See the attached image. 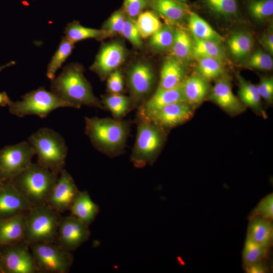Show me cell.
<instances>
[{
  "label": "cell",
  "mask_w": 273,
  "mask_h": 273,
  "mask_svg": "<svg viewBox=\"0 0 273 273\" xmlns=\"http://www.w3.org/2000/svg\"><path fill=\"white\" fill-rule=\"evenodd\" d=\"M50 88L74 108L85 105L106 110L94 95L90 83L83 75L82 67L78 64H69L63 67L60 74L51 80Z\"/></svg>",
  "instance_id": "cell-1"
},
{
  "label": "cell",
  "mask_w": 273,
  "mask_h": 273,
  "mask_svg": "<svg viewBox=\"0 0 273 273\" xmlns=\"http://www.w3.org/2000/svg\"><path fill=\"white\" fill-rule=\"evenodd\" d=\"M85 132L94 147L109 157L124 152L130 132L129 121L97 117L85 118Z\"/></svg>",
  "instance_id": "cell-2"
},
{
  "label": "cell",
  "mask_w": 273,
  "mask_h": 273,
  "mask_svg": "<svg viewBox=\"0 0 273 273\" xmlns=\"http://www.w3.org/2000/svg\"><path fill=\"white\" fill-rule=\"evenodd\" d=\"M59 175L37 163L8 180L31 207L47 205Z\"/></svg>",
  "instance_id": "cell-3"
},
{
  "label": "cell",
  "mask_w": 273,
  "mask_h": 273,
  "mask_svg": "<svg viewBox=\"0 0 273 273\" xmlns=\"http://www.w3.org/2000/svg\"><path fill=\"white\" fill-rule=\"evenodd\" d=\"M37 155V164L59 175L64 169L67 147L59 133L48 128H41L28 139Z\"/></svg>",
  "instance_id": "cell-4"
},
{
  "label": "cell",
  "mask_w": 273,
  "mask_h": 273,
  "mask_svg": "<svg viewBox=\"0 0 273 273\" xmlns=\"http://www.w3.org/2000/svg\"><path fill=\"white\" fill-rule=\"evenodd\" d=\"M60 213L47 205L31 207L26 213L24 241L28 245L56 242Z\"/></svg>",
  "instance_id": "cell-5"
},
{
  "label": "cell",
  "mask_w": 273,
  "mask_h": 273,
  "mask_svg": "<svg viewBox=\"0 0 273 273\" xmlns=\"http://www.w3.org/2000/svg\"><path fill=\"white\" fill-rule=\"evenodd\" d=\"M135 143L130 156L134 166L142 168L155 161L163 144L162 127L150 119L139 117Z\"/></svg>",
  "instance_id": "cell-6"
},
{
  "label": "cell",
  "mask_w": 273,
  "mask_h": 273,
  "mask_svg": "<svg viewBox=\"0 0 273 273\" xmlns=\"http://www.w3.org/2000/svg\"><path fill=\"white\" fill-rule=\"evenodd\" d=\"M11 114L19 117L26 115H36L46 117L52 111L64 107L73 108L52 92L40 87L22 97V100L12 102L8 106Z\"/></svg>",
  "instance_id": "cell-7"
},
{
  "label": "cell",
  "mask_w": 273,
  "mask_h": 273,
  "mask_svg": "<svg viewBox=\"0 0 273 273\" xmlns=\"http://www.w3.org/2000/svg\"><path fill=\"white\" fill-rule=\"evenodd\" d=\"M38 272L67 273L73 261L71 252L57 242H44L29 245Z\"/></svg>",
  "instance_id": "cell-8"
},
{
  "label": "cell",
  "mask_w": 273,
  "mask_h": 273,
  "mask_svg": "<svg viewBox=\"0 0 273 273\" xmlns=\"http://www.w3.org/2000/svg\"><path fill=\"white\" fill-rule=\"evenodd\" d=\"M34 155L33 148L26 141L1 149L0 171L5 179L8 181L25 169Z\"/></svg>",
  "instance_id": "cell-9"
},
{
  "label": "cell",
  "mask_w": 273,
  "mask_h": 273,
  "mask_svg": "<svg viewBox=\"0 0 273 273\" xmlns=\"http://www.w3.org/2000/svg\"><path fill=\"white\" fill-rule=\"evenodd\" d=\"M29 248L24 241L1 247V273L38 272Z\"/></svg>",
  "instance_id": "cell-10"
},
{
  "label": "cell",
  "mask_w": 273,
  "mask_h": 273,
  "mask_svg": "<svg viewBox=\"0 0 273 273\" xmlns=\"http://www.w3.org/2000/svg\"><path fill=\"white\" fill-rule=\"evenodd\" d=\"M89 236L88 226L70 215L61 218L56 242L64 250L71 252L86 241Z\"/></svg>",
  "instance_id": "cell-11"
},
{
  "label": "cell",
  "mask_w": 273,
  "mask_h": 273,
  "mask_svg": "<svg viewBox=\"0 0 273 273\" xmlns=\"http://www.w3.org/2000/svg\"><path fill=\"white\" fill-rule=\"evenodd\" d=\"M127 82L133 104L143 101L151 92L155 77L151 67L148 64L138 63L131 67L127 73Z\"/></svg>",
  "instance_id": "cell-12"
},
{
  "label": "cell",
  "mask_w": 273,
  "mask_h": 273,
  "mask_svg": "<svg viewBox=\"0 0 273 273\" xmlns=\"http://www.w3.org/2000/svg\"><path fill=\"white\" fill-rule=\"evenodd\" d=\"M79 192L72 176L63 169L50 194L47 206L59 213L69 210Z\"/></svg>",
  "instance_id": "cell-13"
},
{
  "label": "cell",
  "mask_w": 273,
  "mask_h": 273,
  "mask_svg": "<svg viewBox=\"0 0 273 273\" xmlns=\"http://www.w3.org/2000/svg\"><path fill=\"white\" fill-rule=\"evenodd\" d=\"M192 114V105L186 102H179L166 105L148 116L142 117L150 119L162 128H169L186 122Z\"/></svg>",
  "instance_id": "cell-14"
},
{
  "label": "cell",
  "mask_w": 273,
  "mask_h": 273,
  "mask_svg": "<svg viewBox=\"0 0 273 273\" xmlns=\"http://www.w3.org/2000/svg\"><path fill=\"white\" fill-rule=\"evenodd\" d=\"M125 56V50L121 43L114 42L105 44L97 55L90 70L104 79L122 63Z\"/></svg>",
  "instance_id": "cell-15"
},
{
  "label": "cell",
  "mask_w": 273,
  "mask_h": 273,
  "mask_svg": "<svg viewBox=\"0 0 273 273\" xmlns=\"http://www.w3.org/2000/svg\"><path fill=\"white\" fill-rule=\"evenodd\" d=\"M213 101L227 112L238 114L244 107L233 94L230 78L223 75L218 78L209 96Z\"/></svg>",
  "instance_id": "cell-16"
},
{
  "label": "cell",
  "mask_w": 273,
  "mask_h": 273,
  "mask_svg": "<svg viewBox=\"0 0 273 273\" xmlns=\"http://www.w3.org/2000/svg\"><path fill=\"white\" fill-rule=\"evenodd\" d=\"M31 207L9 181L0 187V219L25 213Z\"/></svg>",
  "instance_id": "cell-17"
},
{
  "label": "cell",
  "mask_w": 273,
  "mask_h": 273,
  "mask_svg": "<svg viewBox=\"0 0 273 273\" xmlns=\"http://www.w3.org/2000/svg\"><path fill=\"white\" fill-rule=\"evenodd\" d=\"M179 102H186L181 84L168 89L157 87L152 96L139 107L138 116L146 117L166 105Z\"/></svg>",
  "instance_id": "cell-18"
},
{
  "label": "cell",
  "mask_w": 273,
  "mask_h": 273,
  "mask_svg": "<svg viewBox=\"0 0 273 273\" xmlns=\"http://www.w3.org/2000/svg\"><path fill=\"white\" fill-rule=\"evenodd\" d=\"M26 213L0 219V248L24 241Z\"/></svg>",
  "instance_id": "cell-19"
},
{
  "label": "cell",
  "mask_w": 273,
  "mask_h": 273,
  "mask_svg": "<svg viewBox=\"0 0 273 273\" xmlns=\"http://www.w3.org/2000/svg\"><path fill=\"white\" fill-rule=\"evenodd\" d=\"M186 74L184 63L171 57L162 66L158 87L168 89L176 87L186 78Z\"/></svg>",
  "instance_id": "cell-20"
},
{
  "label": "cell",
  "mask_w": 273,
  "mask_h": 273,
  "mask_svg": "<svg viewBox=\"0 0 273 273\" xmlns=\"http://www.w3.org/2000/svg\"><path fill=\"white\" fill-rule=\"evenodd\" d=\"M246 238L252 241L270 248L273 240L272 220L260 216L249 217Z\"/></svg>",
  "instance_id": "cell-21"
},
{
  "label": "cell",
  "mask_w": 273,
  "mask_h": 273,
  "mask_svg": "<svg viewBox=\"0 0 273 273\" xmlns=\"http://www.w3.org/2000/svg\"><path fill=\"white\" fill-rule=\"evenodd\" d=\"M69 210L72 215L89 226L99 212V206L91 199L88 193L80 191Z\"/></svg>",
  "instance_id": "cell-22"
},
{
  "label": "cell",
  "mask_w": 273,
  "mask_h": 273,
  "mask_svg": "<svg viewBox=\"0 0 273 273\" xmlns=\"http://www.w3.org/2000/svg\"><path fill=\"white\" fill-rule=\"evenodd\" d=\"M181 87L186 102L191 105L200 104L209 90L208 80L198 74L185 78Z\"/></svg>",
  "instance_id": "cell-23"
},
{
  "label": "cell",
  "mask_w": 273,
  "mask_h": 273,
  "mask_svg": "<svg viewBox=\"0 0 273 273\" xmlns=\"http://www.w3.org/2000/svg\"><path fill=\"white\" fill-rule=\"evenodd\" d=\"M152 9L169 22L181 21L190 12L187 6L175 0H150Z\"/></svg>",
  "instance_id": "cell-24"
},
{
  "label": "cell",
  "mask_w": 273,
  "mask_h": 273,
  "mask_svg": "<svg viewBox=\"0 0 273 273\" xmlns=\"http://www.w3.org/2000/svg\"><path fill=\"white\" fill-rule=\"evenodd\" d=\"M188 22V27L193 37L219 43H221L223 41V37L196 13L193 12L189 13Z\"/></svg>",
  "instance_id": "cell-25"
},
{
  "label": "cell",
  "mask_w": 273,
  "mask_h": 273,
  "mask_svg": "<svg viewBox=\"0 0 273 273\" xmlns=\"http://www.w3.org/2000/svg\"><path fill=\"white\" fill-rule=\"evenodd\" d=\"M227 43L229 50L234 58L239 61H243L250 56L253 40L249 32L239 31L232 34Z\"/></svg>",
  "instance_id": "cell-26"
},
{
  "label": "cell",
  "mask_w": 273,
  "mask_h": 273,
  "mask_svg": "<svg viewBox=\"0 0 273 273\" xmlns=\"http://www.w3.org/2000/svg\"><path fill=\"white\" fill-rule=\"evenodd\" d=\"M171 57L183 63L193 58V43L189 34L181 28H175V36L169 50Z\"/></svg>",
  "instance_id": "cell-27"
},
{
  "label": "cell",
  "mask_w": 273,
  "mask_h": 273,
  "mask_svg": "<svg viewBox=\"0 0 273 273\" xmlns=\"http://www.w3.org/2000/svg\"><path fill=\"white\" fill-rule=\"evenodd\" d=\"M101 102L116 119H121L132 108L131 99L121 94L104 95Z\"/></svg>",
  "instance_id": "cell-28"
},
{
  "label": "cell",
  "mask_w": 273,
  "mask_h": 273,
  "mask_svg": "<svg viewBox=\"0 0 273 273\" xmlns=\"http://www.w3.org/2000/svg\"><path fill=\"white\" fill-rule=\"evenodd\" d=\"M64 32L65 36L74 43L86 39H101L109 36L103 29L85 27L76 21L68 24Z\"/></svg>",
  "instance_id": "cell-29"
},
{
  "label": "cell",
  "mask_w": 273,
  "mask_h": 273,
  "mask_svg": "<svg viewBox=\"0 0 273 273\" xmlns=\"http://www.w3.org/2000/svg\"><path fill=\"white\" fill-rule=\"evenodd\" d=\"M197 59L196 70L198 74L207 80L217 79L224 74L223 61L214 58L199 57Z\"/></svg>",
  "instance_id": "cell-30"
},
{
  "label": "cell",
  "mask_w": 273,
  "mask_h": 273,
  "mask_svg": "<svg viewBox=\"0 0 273 273\" xmlns=\"http://www.w3.org/2000/svg\"><path fill=\"white\" fill-rule=\"evenodd\" d=\"M74 48L73 42L66 37H62L57 51L48 65L47 76L50 79L55 77L57 71L71 55Z\"/></svg>",
  "instance_id": "cell-31"
},
{
  "label": "cell",
  "mask_w": 273,
  "mask_h": 273,
  "mask_svg": "<svg viewBox=\"0 0 273 273\" xmlns=\"http://www.w3.org/2000/svg\"><path fill=\"white\" fill-rule=\"evenodd\" d=\"M193 57H210L223 60L225 53L221 43L192 37Z\"/></svg>",
  "instance_id": "cell-32"
},
{
  "label": "cell",
  "mask_w": 273,
  "mask_h": 273,
  "mask_svg": "<svg viewBox=\"0 0 273 273\" xmlns=\"http://www.w3.org/2000/svg\"><path fill=\"white\" fill-rule=\"evenodd\" d=\"M237 78L239 83L238 94L241 101L245 105L260 111L261 110V97L256 85L246 81L239 75Z\"/></svg>",
  "instance_id": "cell-33"
},
{
  "label": "cell",
  "mask_w": 273,
  "mask_h": 273,
  "mask_svg": "<svg viewBox=\"0 0 273 273\" xmlns=\"http://www.w3.org/2000/svg\"><path fill=\"white\" fill-rule=\"evenodd\" d=\"M175 36V28L168 24L161 27L150 37L149 44L155 51L163 52L170 50Z\"/></svg>",
  "instance_id": "cell-34"
},
{
  "label": "cell",
  "mask_w": 273,
  "mask_h": 273,
  "mask_svg": "<svg viewBox=\"0 0 273 273\" xmlns=\"http://www.w3.org/2000/svg\"><path fill=\"white\" fill-rule=\"evenodd\" d=\"M269 249L246 238L242 251L243 266L265 261Z\"/></svg>",
  "instance_id": "cell-35"
},
{
  "label": "cell",
  "mask_w": 273,
  "mask_h": 273,
  "mask_svg": "<svg viewBox=\"0 0 273 273\" xmlns=\"http://www.w3.org/2000/svg\"><path fill=\"white\" fill-rule=\"evenodd\" d=\"M142 38L151 37L162 26L157 15L151 11L142 12L135 21Z\"/></svg>",
  "instance_id": "cell-36"
},
{
  "label": "cell",
  "mask_w": 273,
  "mask_h": 273,
  "mask_svg": "<svg viewBox=\"0 0 273 273\" xmlns=\"http://www.w3.org/2000/svg\"><path fill=\"white\" fill-rule=\"evenodd\" d=\"M248 9L252 17L263 21L273 14V0H251Z\"/></svg>",
  "instance_id": "cell-37"
},
{
  "label": "cell",
  "mask_w": 273,
  "mask_h": 273,
  "mask_svg": "<svg viewBox=\"0 0 273 273\" xmlns=\"http://www.w3.org/2000/svg\"><path fill=\"white\" fill-rule=\"evenodd\" d=\"M247 65L253 69L269 70L273 67V60L269 54L258 50L250 55Z\"/></svg>",
  "instance_id": "cell-38"
},
{
  "label": "cell",
  "mask_w": 273,
  "mask_h": 273,
  "mask_svg": "<svg viewBox=\"0 0 273 273\" xmlns=\"http://www.w3.org/2000/svg\"><path fill=\"white\" fill-rule=\"evenodd\" d=\"M206 3L212 11L223 16H234L238 12L237 0H215Z\"/></svg>",
  "instance_id": "cell-39"
},
{
  "label": "cell",
  "mask_w": 273,
  "mask_h": 273,
  "mask_svg": "<svg viewBox=\"0 0 273 273\" xmlns=\"http://www.w3.org/2000/svg\"><path fill=\"white\" fill-rule=\"evenodd\" d=\"M120 34L136 47H141L142 37L136 26L135 21L128 17H125Z\"/></svg>",
  "instance_id": "cell-40"
},
{
  "label": "cell",
  "mask_w": 273,
  "mask_h": 273,
  "mask_svg": "<svg viewBox=\"0 0 273 273\" xmlns=\"http://www.w3.org/2000/svg\"><path fill=\"white\" fill-rule=\"evenodd\" d=\"M260 216L272 220L273 218V194L263 198L251 212L249 217Z\"/></svg>",
  "instance_id": "cell-41"
},
{
  "label": "cell",
  "mask_w": 273,
  "mask_h": 273,
  "mask_svg": "<svg viewBox=\"0 0 273 273\" xmlns=\"http://www.w3.org/2000/svg\"><path fill=\"white\" fill-rule=\"evenodd\" d=\"M125 17L122 11L114 13L105 22L103 30L109 35L120 33L123 26Z\"/></svg>",
  "instance_id": "cell-42"
},
{
  "label": "cell",
  "mask_w": 273,
  "mask_h": 273,
  "mask_svg": "<svg viewBox=\"0 0 273 273\" xmlns=\"http://www.w3.org/2000/svg\"><path fill=\"white\" fill-rule=\"evenodd\" d=\"M123 78L121 72L116 69L109 75L107 87L110 94H121L123 89Z\"/></svg>",
  "instance_id": "cell-43"
},
{
  "label": "cell",
  "mask_w": 273,
  "mask_h": 273,
  "mask_svg": "<svg viewBox=\"0 0 273 273\" xmlns=\"http://www.w3.org/2000/svg\"><path fill=\"white\" fill-rule=\"evenodd\" d=\"M256 86L261 98H263L268 102H271L272 101L273 78L272 77H262Z\"/></svg>",
  "instance_id": "cell-44"
},
{
  "label": "cell",
  "mask_w": 273,
  "mask_h": 273,
  "mask_svg": "<svg viewBox=\"0 0 273 273\" xmlns=\"http://www.w3.org/2000/svg\"><path fill=\"white\" fill-rule=\"evenodd\" d=\"M147 4V0H124V10L131 18L138 17Z\"/></svg>",
  "instance_id": "cell-45"
},
{
  "label": "cell",
  "mask_w": 273,
  "mask_h": 273,
  "mask_svg": "<svg viewBox=\"0 0 273 273\" xmlns=\"http://www.w3.org/2000/svg\"><path fill=\"white\" fill-rule=\"evenodd\" d=\"M247 273H264L268 270L265 261L243 266Z\"/></svg>",
  "instance_id": "cell-46"
},
{
  "label": "cell",
  "mask_w": 273,
  "mask_h": 273,
  "mask_svg": "<svg viewBox=\"0 0 273 273\" xmlns=\"http://www.w3.org/2000/svg\"><path fill=\"white\" fill-rule=\"evenodd\" d=\"M263 47L270 55L273 54V33L272 30L265 34L261 39Z\"/></svg>",
  "instance_id": "cell-47"
},
{
  "label": "cell",
  "mask_w": 273,
  "mask_h": 273,
  "mask_svg": "<svg viewBox=\"0 0 273 273\" xmlns=\"http://www.w3.org/2000/svg\"><path fill=\"white\" fill-rule=\"evenodd\" d=\"M11 102V101L6 92H0V106H8Z\"/></svg>",
  "instance_id": "cell-48"
},
{
  "label": "cell",
  "mask_w": 273,
  "mask_h": 273,
  "mask_svg": "<svg viewBox=\"0 0 273 273\" xmlns=\"http://www.w3.org/2000/svg\"><path fill=\"white\" fill-rule=\"evenodd\" d=\"M15 64L14 61H11L8 63L0 66V72L7 67H10Z\"/></svg>",
  "instance_id": "cell-49"
},
{
  "label": "cell",
  "mask_w": 273,
  "mask_h": 273,
  "mask_svg": "<svg viewBox=\"0 0 273 273\" xmlns=\"http://www.w3.org/2000/svg\"><path fill=\"white\" fill-rule=\"evenodd\" d=\"M7 181L8 180L5 179L2 173L0 171V187Z\"/></svg>",
  "instance_id": "cell-50"
},
{
  "label": "cell",
  "mask_w": 273,
  "mask_h": 273,
  "mask_svg": "<svg viewBox=\"0 0 273 273\" xmlns=\"http://www.w3.org/2000/svg\"><path fill=\"white\" fill-rule=\"evenodd\" d=\"M175 1L180 2V3H184L185 2L187 1V0H175Z\"/></svg>",
  "instance_id": "cell-51"
},
{
  "label": "cell",
  "mask_w": 273,
  "mask_h": 273,
  "mask_svg": "<svg viewBox=\"0 0 273 273\" xmlns=\"http://www.w3.org/2000/svg\"><path fill=\"white\" fill-rule=\"evenodd\" d=\"M212 1H215V0H205V2H207Z\"/></svg>",
  "instance_id": "cell-52"
},
{
  "label": "cell",
  "mask_w": 273,
  "mask_h": 273,
  "mask_svg": "<svg viewBox=\"0 0 273 273\" xmlns=\"http://www.w3.org/2000/svg\"><path fill=\"white\" fill-rule=\"evenodd\" d=\"M0 272L1 273V253H0Z\"/></svg>",
  "instance_id": "cell-53"
}]
</instances>
